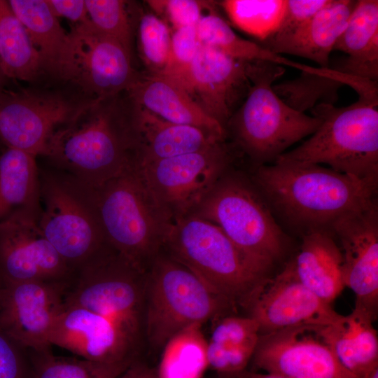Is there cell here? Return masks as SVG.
Segmentation results:
<instances>
[{
  "mask_svg": "<svg viewBox=\"0 0 378 378\" xmlns=\"http://www.w3.org/2000/svg\"><path fill=\"white\" fill-rule=\"evenodd\" d=\"M139 111L127 91L94 99L53 132L43 156L55 169L97 188L138 165Z\"/></svg>",
  "mask_w": 378,
  "mask_h": 378,
  "instance_id": "6da1fadb",
  "label": "cell"
},
{
  "mask_svg": "<svg viewBox=\"0 0 378 378\" xmlns=\"http://www.w3.org/2000/svg\"><path fill=\"white\" fill-rule=\"evenodd\" d=\"M274 216L302 236L330 232L346 213L377 197L378 186L321 164L276 161L251 176Z\"/></svg>",
  "mask_w": 378,
  "mask_h": 378,
  "instance_id": "7a4b0ae2",
  "label": "cell"
},
{
  "mask_svg": "<svg viewBox=\"0 0 378 378\" xmlns=\"http://www.w3.org/2000/svg\"><path fill=\"white\" fill-rule=\"evenodd\" d=\"M251 83L246 97L229 119L225 137L242 158L254 167L270 164L302 138L311 136L321 120L294 109L273 89L284 66L266 61H249Z\"/></svg>",
  "mask_w": 378,
  "mask_h": 378,
  "instance_id": "3957f363",
  "label": "cell"
},
{
  "mask_svg": "<svg viewBox=\"0 0 378 378\" xmlns=\"http://www.w3.org/2000/svg\"><path fill=\"white\" fill-rule=\"evenodd\" d=\"M311 111L321 120L318 128L276 161L326 164L378 186V94H358L344 107L318 104Z\"/></svg>",
  "mask_w": 378,
  "mask_h": 378,
  "instance_id": "277c9868",
  "label": "cell"
},
{
  "mask_svg": "<svg viewBox=\"0 0 378 378\" xmlns=\"http://www.w3.org/2000/svg\"><path fill=\"white\" fill-rule=\"evenodd\" d=\"M163 249L233 309H245L255 289L270 276L219 227L192 215L172 223Z\"/></svg>",
  "mask_w": 378,
  "mask_h": 378,
  "instance_id": "5b68a950",
  "label": "cell"
},
{
  "mask_svg": "<svg viewBox=\"0 0 378 378\" xmlns=\"http://www.w3.org/2000/svg\"><path fill=\"white\" fill-rule=\"evenodd\" d=\"M92 189L108 244L146 272L163 248L172 222L146 186L138 166Z\"/></svg>",
  "mask_w": 378,
  "mask_h": 378,
  "instance_id": "8992f818",
  "label": "cell"
},
{
  "mask_svg": "<svg viewBox=\"0 0 378 378\" xmlns=\"http://www.w3.org/2000/svg\"><path fill=\"white\" fill-rule=\"evenodd\" d=\"M189 215L219 227L238 248L270 271L285 252L287 237L251 176L233 166Z\"/></svg>",
  "mask_w": 378,
  "mask_h": 378,
  "instance_id": "52a82bcc",
  "label": "cell"
},
{
  "mask_svg": "<svg viewBox=\"0 0 378 378\" xmlns=\"http://www.w3.org/2000/svg\"><path fill=\"white\" fill-rule=\"evenodd\" d=\"M232 309L225 299L162 248L146 272V346L162 351L181 330L219 318Z\"/></svg>",
  "mask_w": 378,
  "mask_h": 378,
  "instance_id": "ba28073f",
  "label": "cell"
},
{
  "mask_svg": "<svg viewBox=\"0 0 378 378\" xmlns=\"http://www.w3.org/2000/svg\"><path fill=\"white\" fill-rule=\"evenodd\" d=\"M146 272L107 245L74 272L64 303L113 320L144 349Z\"/></svg>",
  "mask_w": 378,
  "mask_h": 378,
  "instance_id": "9c48e42d",
  "label": "cell"
},
{
  "mask_svg": "<svg viewBox=\"0 0 378 378\" xmlns=\"http://www.w3.org/2000/svg\"><path fill=\"white\" fill-rule=\"evenodd\" d=\"M38 226L74 272L108 244L92 188L55 169L40 173Z\"/></svg>",
  "mask_w": 378,
  "mask_h": 378,
  "instance_id": "30bf717a",
  "label": "cell"
},
{
  "mask_svg": "<svg viewBox=\"0 0 378 378\" xmlns=\"http://www.w3.org/2000/svg\"><path fill=\"white\" fill-rule=\"evenodd\" d=\"M237 158L226 138L195 152L138 166L172 222L189 215Z\"/></svg>",
  "mask_w": 378,
  "mask_h": 378,
  "instance_id": "8fae6325",
  "label": "cell"
},
{
  "mask_svg": "<svg viewBox=\"0 0 378 378\" xmlns=\"http://www.w3.org/2000/svg\"><path fill=\"white\" fill-rule=\"evenodd\" d=\"M139 73L132 66L131 52L88 20L73 24L55 76L88 98L102 99L128 91Z\"/></svg>",
  "mask_w": 378,
  "mask_h": 378,
  "instance_id": "7c38bea8",
  "label": "cell"
},
{
  "mask_svg": "<svg viewBox=\"0 0 378 378\" xmlns=\"http://www.w3.org/2000/svg\"><path fill=\"white\" fill-rule=\"evenodd\" d=\"M94 99L56 91L7 92L0 95V140L7 148L43 155L53 132Z\"/></svg>",
  "mask_w": 378,
  "mask_h": 378,
  "instance_id": "4fadbf2b",
  "label": "cell"
},
{
  "mask_svg": "<svg viewBox=\"0 0 378 378\" xmlns=\"http://www.w3.org/2000/svg\"><path fill=\"white\" fill-rule=\"evenodd\" d=\"M323 326L302 325L260 335L254 365L286 378H358L340 363Z\"/></svg>",
  "mask_w": 378,
  "mask_h": 378,
  "instance_id": "5bb4252c",
  "label": "cell"
},
{
  "mask_svg": "<svg viewBox=\"0 0 378 378\" xmlns=\"http://www.w3.org/2000/svg\"><path fill=\"white\" fill-rule=\"evenodd\" d=\"M246 63L201 44L187 68L167 76L225 131L250 88Z\"/></svg>",
  "mask_w": 378,
  "mask_h": 378,
  "instance_id": "9a60e30c",
  "label": "cell"
},
{
  "mask_svg": "<svg viewBox=\"0 0 378 378\" xmlns=\"http://www.w3.org/2000/svg\"><path fill=\"white\" fill-rule=\"evenodd\" d=\"M245 309L258 323L260 335L302 325L326 326L339 316L300 281L293 260L258 286Z\"/></svg>",
  "mask_w": 378,
  "mask_h": 378,
  "instance_id": "2e32d148",
  "label": "cell"
},
{
  "mask_svg": "<svg viewBox=\"0 0 378 378\" xmlns=\"http://www.w3.org/2000/svg\"><path fill=\"white\" fill-rule=\"evenodd\" d=\"M330 233L342 255L344 286L356 295L355 307L375 318L378 307V202L377 197L346 213Z\"/></svg>",
  "mask_w": 378,
  "mask_h": 378,
  "instance_id": "e0dca14e",
  "label": "cell"
},
{
  "mask_svg": "<svg viewBox=\"0 0 378 378\" xmlns=\"http://www.w3.org/2000/svg\"><path fill=\"white\" fill-rule=\"evenodd\" d=\"M70 281L1 284L0 329L29 350H51L50 332Z\"/></svg>",
  "mask_w": 378,
  "mask_h": 378,
  "instance_id": "ac0fdd59",
  "label": "cell"
},
{
  "mask_svg": "<svg viewBox=\"0 0 378 378\" xmlns=\"http://www.w3.org/2000/svg\"><path fill=\"white\" fill-rule=\"evenodd\" d=\"M39 216L15 214L0 222V282L70 281L74 272L46 239Z\"/></svg>",
  "mask_w": 378,
  "mask_h": 378,
  "instance_id": "d6986e66",
  "label": "cell"
},
{
  "mask_svg": "<svg viewBox=\"0 0 378 378\" xmlns=\"http://www.w3.org/2000/svg\"><path fill=\"white\" fill-rule=\"evenodd\" d=\"M49 342L81 358L123 371L140 360L143 351L113 320L64 302L53 324Z\"/></svg>",
  "mask_w": 378,
  "mask_h": 378,
  "instance_id": "ffe728a7",
  "label": "cell"
},
{
  "mask_svg": "<svg viewBox=\"0 0 378 378\" xmlns=\"http://www.w3.org/2000/svg\"><path fill=\"white\" fill-rule=\"evenodd\" d=\"M356 1L329 0L312 18L287 34L261 44L279 55L301 57L328 68L330 55L344 30Z\"/></svg>",
  "mask_w": 378,
  "mask_h": 378,
  "instance_id": "44dd1931",
  "label": "cell"
},
{
  "mask_svg": "<svg viewBox=\"0 0 378 378\" xmlns=\"http://www.w3.org/2000/svg\"><path fill=\"white\" fill-rule=\"evenodd\" d=\"M127 92L141 108L164 120L225 136L219 123L210 118L182 87L163 74L139 73Z\"/></svg>",
  "mask_w": 378,
  "mask_h": 378,
  "instance_id": "7402d4cb",
  "label": "cell"
},
{
  "mask_svg": "<svg viewBox=\"0 0 378 378\" xmlns=\"http://www.w3.org/2000/svg\"><path fill=\"white\" fill-rule=\"evenodd\" d=\"M375 318L355 307L322 327L323 335L340 363L358 378H368L378 368V337Z\"/></svg>",
  "mask_w": 378,
  "mask_h": 378,
  "instance_id": "603a6c76",
  "label": "cell"
},
{
  "mask_svg": "<svg viewBox=\"0 0 378 378\" xmlns=\"http://www.w3.org/2000/svg\"><path fill=\"white\" fill-rule=\"evenodd\" d=\"M292 260L300 281L325 302L331 304L345 287L342 252L329 232L302 236L299 251Z\"/></svg>",
  "mask_w": 378,
  "mask_h": 378,
  "instance_id": "cb8c5ba5",
  "label": "cell"
},
{
  "mask_svg": "<svg viewBox=\"0 0 378 378\" xmlns=\"http://www.w3.org/2000/svg\"><path fill=\"white\" fill-rule=\"evenodd\" d=\"M138 166L201 150L226 138L200 128L164 120L140 106Z\"/></svg>",
  "mask_w": 378,
  "mask_h": 378,
  "instance_id": "d4e9b609",
  "label": "cell"
},
{
  "mask_svg": "<svg viewBox=\"0 0 378 378\" xmlns=\"http://www.w3.org/2000/svg\"><path fill=\"white\" fill-rule=\"evenodd\" d=\"M36 156L7 148L0 155V222L20 212L40 216V172Z\"/></svg>",
  "mask_w": 378,
  "mask_h": 378,
  "instance_id": "484cf974",
  "label": "cell"
},
{
  "mask_svg": "<svg viewBox=\"0 0 378 378\" xmlns=\"http://www.w3.org/2000/svg\"><path fill=\"white\" fill-rule=\"evenodd\" d=\"M8 1L38 52L42 71L55 76L68 39V33L58 18L53 14L46 0Z\"/></svg>",
  "mask_w": 378,
  "mask_h": 378,
  "instance_id": "4316f807",
  "label": "cell"
},
{
  "mask_svg": "<svg viewBox=\"0 0 378 378\" xmlns=\"http://www.w3.org/2000/svg\"><path fill=\"white\" fill-rule=\"evenodd\" d=\"M0 69L8 78L24 81L42 71L38 52L8 1L0 0Z\"/></svg>",
  "mask_w": 378,
  "mask_h": 378,
  "instance_id": "83f0119b",
  "label": "cell"
},
{
  "mask_svg": "<svg viewBox=\"0 0 378 378\" xmlns=\"http://www.w3.org/2000/svg\"><path fill=\"white\" fill-rule=\"evenodd\" d=\"M197 37L202 45L213 48L232 58L243 61H266L311 72L314 67L290 60L258 44L237 35L220 16L209 13L196 24Z\"/></svg>",
  "mask_w": 378,
  "mask_h": 378,
  "instance_id": "f1b7e54d",
  "label": "cell"
},
{
  "mask_svg": "<svg viewBox=\"0 0 378 378\" xmlns=\"http://www.w3.org/2000/svg\"><path fill=\"white\" fill-rule=\"evenodd\" d=\"M360 80L335 69L319 67L316 72H301L298 78L274 84L273 89L290 106L305 113L318 104H334L341 87L353 88Z\"/></svg>",
  "mask_w": 378,
  "mask_h": 378,
  "instance_id": "f546056e",
  "label": "cell"
},
{
  "mask_svg": "<svg viewBox=\"0 0 378 378\" xmlns=\"http://www.w3.org/2000/svg\"><path fill=\"white\" fill-rule=\"evenodd\" d=\"M202 324H193L172 337L162 349L158 378H202L209 368L207 340Z\"/></svg>",
  "mask_w": 378,
  "mask_h": 378,
  "instance_id": "4dcf8cb0",
  "label": "cell"
},
{
  "mask_svg": "<svg viewBox=\"0 0 378 378\" xmlns=\"http://www.w3.org/2000/svg\"><path fill=\"white\" fill-rule=\"evenodd\" d=\"M334 50L354 60L378 63V1L358 0Z\"/></svg>",
  "mask_w": 378,
  "mask_h": 378,
  "instance_id": "1f68e13d",
  "label": "cell"
},
{
  "mask_svg": "<svg viewBox=\"0 0 378 378\" xmlns=\"http://www.w3.org/2000/svg\"><path fill=\"white\" fill-rule=\"evenodd\" d=\"M220 4L233 24L264 42L276 31L286 0H225Z\"/></svg>",
  "mask_w": 378,
  "mask_h": 378,
  "instance_id": "d6a6232c",
  "label": "cell"
},
{
  "mask_svg": "<svg viewBox=\"0 0 378 378\" xmlns=\"http://www.w3.org/2000/svg\"><path fill=\"white\" fill-rule=\"evenodd\" d=\"M30 351L32 378H118L125 372L84 358L57 356L51 350Z\"/></svg>",
  "mask_w": 378,
  "mask_h": 378,
  "instance_id": "836d02e7",
  "label": "cell"
},
{
  "mask_svg": "<svg viewBox=\"0 0 378 378\" xmlns=\"http://www.w3.org/2000/svg\"><path fill=\"white\" fill-rule=\"evenodd\" d=\"M171 33L167 24L150 13L141 15L138 22L139 46L148 71L162 73L171 52Z\"/></svg>",
  "mask_w": 378,
  "mask_h": 378,
  "instance_id": "e575fe53",
  "label": "cell"
},
{
  "mask_svg": "<svg viewBox=\"0 0 378 378\" xmlns=\"http://www.w3.org/2000/svg\"><path fill=\"white\" fill-rule=\"evenodd\" d=\"M89 19L103 34L120 43L131 52L132 27L122 0H85Z\"/></svg>",
  "mask_w": 378,
  "mask_h": 378,
  "instance_id": "d590c367",
  "label": "cell"
},
{
  "mask_svg": "<svg viewBox=\"0 0 378 378\" xmlns=\"http://www.w3.org/2000/svg\"><path fill=\"white\" fill-rule=\"evenodd\" d=\"M259 336V326L253 318L227 315L218 319L208 341L229 348H255Z\"/></svg>",
  "mask_w": 378,
  "mask_h": 378,
  "instance_id": "8d00e7d4",
  "label": "cell"
},
{
  "mask_svg": "<svg viewBox=\"0 0 378 378\" xmlns=\"http://www.w3.org/2000/svg\"><path fill=\"white\" fill-rule=\"evenodd\" d=\"M30 350L0 329V378H32Z\"/></svg>",
  "mask_w": 378,
  "mask_h": 378,
  "instance_id": "74e56055",
  "label": "cell"
},
{
  "mask_svg": "<svg viewBox=\"0 0 378 378\" xmlns=\"http://www.w3.org/2000/svg\"><path fill=\"white\" fill-rule=\"evenodd\" d=\"M200 45L196 25L175 29L171 35L170 59L161 74L171 76L184 70L194 59Z\"/></svg>",
  "mask_w": 378,
  "mask_h": 378,
  "instance_id": "f35d334b",
  "label": "cell"
},
{
  "mask_svg": "<svg viewBox=\"0 0 378 378\" xmlns=\"http://www.w3.org/2000/svg\"><path fill=\"white\" fill-rule=\"evenodd\" d=\"M155 11L162 13L169 20L175 29L196 25L202 18V12L206 2L196 0L148 1Z\"/></svg>",
  "mask_w": 378,
  "mask_h": 378,
  "instance_id": "ab89813d",
  "label": "cell"
},
{
  "mask_svg": "<svg viewBox=\"0 0 378 378\" xmlns=\"http://www.w3.org/2000/svg\"><path fill=\"white\" fill-rule=\"evenodd\" d=\"M328 1L286 0L282 20L276 31L271 37L290 33L312 18L328 4Z\"/></svg>",
  "mask_w": 378,
  "mask_h": 378,
  "instance_id": "60d3db41",
  "label": "cell"
},
{
  "mask_svg": "<svg viewBox=\"0 0 378 378\" xmlns=\"http://www.w3.org/2000/svg\"><path fill=\"white\" fill-rule=\"evenodd\" d=\"M50 10L57 17L65 18L73 24L90 20L85 0H46Z\"/></svg>",
  "mask_w": 378,
  "mask_h": 378,
  "instance_id": "b9f144b4",
  "label": "cell"
},
{
  "mask_svg": "<svg viewBox=\"0 0 378 378\" xmlns=\"http://www.w3.org/2000/svg\"><path fill=\"white\" fill-rule=\"evenodd\" d=\"M118 378H158L157 370L139 360Z\"/></svg>",
  "mask_w": 378,
  "mask_h": 378,
  "instance_id": "7bdbcfd3",
  "label": "cell"
},
{
  "mask_svg": "<svg viewBox=\"0 0 378 378\" xmlns=\"http://www.w3.org/2000/svg\"><path fill=\"white\" fill-rule=\"evenodd\" d=\"M221 378H286L280 375L270 373H259L249 371L246 369L230 374H218Z\"/></svg>",
  "mask_w": 378,
  "mask_h": 378,
  "instance_id": "ee69618b",
  "label": "cell"
},
{
  "mask_svg": "<svg viewBox=\"0 0 378 378\" xmlns=\"http://www.w3.org/2000/svg\"><path fill=\"white\" fill-rule=\"evenodd\" d=\"M368 378H378V368L375 369Z\"/></svg>",
  "mask_w": 378,
  "mask_h": 378,
  "instance_id": "f6af8a7d",
  "label": "cell"
},
{
  "mask_svg": "<svg viewBox=\"0 0 378 378\" xmlns=\"http://www.w3.org/2000/svg\"><path fill=\"white\" fill-rule=\"evenodd\" d=\"M1 284L0 282V293H1Z\"/></svg>",
  "mask_w": 378,
  "mask_h": 378,
  "instance_id": "bcb514c9",
  "label": "cell"
},
{
  "mask_svg": "<svg viewBox=\"0 0 378 378\" xmlns=\"http://www.w3.org/2000/svg\"><path fill=\"white\" fill-rule=\"evenodd\" d=\"M217 378H221V377H220L217 376Z\"/></svg>",
  "mask_w": 378,
  "mask_h": 378,
  "instance_id": "7dc6e473",
  "label": "cell"
}]
</instances>
